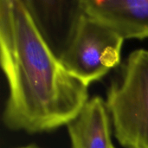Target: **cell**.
Listing matches in <instances>:
<instances>
[{
    "mask_svg": "<svg viewBox=\"0 0 148 148\" xmlns=\"http://www.w3.org/2000/svg\"><path fill=\"white\" fill-rule=\"evenodd\" d=\"M85 14L125 39L148 38V0H81Z\"/></svg>",
    "mask_w": 148,
    "mask_h": 148,
    "instance_id": "5b68a950",
    "label": "cell"
},
{
    "mask_svg": "<svg viewBox=\"0 0 148 148\" xmlns=\"http://www.w3.org/2000/svg\"><path fill=\"white\" fill-rule=\"evenodd\" d=\"M123 42L113 29L84 14L60 61L72 75L88 87L120 63Z\"/></svg>",
    "mask_w": 148,
    "mask_h": 148,
    "instance_id": "3957f363",
    "label": "cell"
},
{
    "mask_svg": "<svg viewBox=\"0 0 148 148\" xmlns=\"http://www.w3.org/2000/svg\"><path fill=\"white\" fill-rule=\"evenodd\" d=\"M19 148H41L36 145H29V146H25V147H19Z\"/></svg>",
    "mask_w": 148,
    "mask_h": 148,
    "instance_id": "52a82bcc",
    "label": "cell"
},
{
    "mask_svg": "<svg viewBox=\"0 0 148 148\" xmlns=\"http://www.w3.org/2000/svg\"><path fill=\"white\" fill-rule=\"evenodd\" d=\"M30 15L55 55L60 59L85 14L82 1H24Z\"/></svg>",
    "mask_w": 148,
    "mask_h": 148,
    "instance_id": "277c9868",
    "label": "cell"
},
{
    "mask_svg": "<svg viewBox=\"0 0 148 148\" xmlns=\"http://www.w3.org/2000/svg\"><path fill=\"white\" fill-rule=\"evenodd\" d=\"M67 127L72 148H114L109 114L106 102L99 96L88 100Z\"/></svg>",
    "mask_w": 148,
    "mask_h": 148,
    "instance_id": "8992f818",
    "label": "cell"
},
{
    "mask_svg": "<svg viewBox=\"0 0 148 148\" xmlns=\"http://www.w3.org/2000/svg\"><path fill=\"white\" fill-rule=\"evenodd\" d=\"M0 62L9 87L3 121L10 130L56 129L88 101V86L63 67L23 0L0 1Z\"/></svg>",
    "mask_w": 148,
    "mask_h": 148,
    "instance_id": "6da1fadb",
    "label": "cell"
},
{
    "mask_svg": "<svg viewBox=\"0 0 148 148\" xmlns=\"http://www.w3.org/2000/svg\"><path fill=\"white\" fill-rule=\"evenodd\" d=\"M107 109L125 148H148V49L132 52L108 89Z\"/></svg>",
    "mask_w": 148,
    "mask_h": 148,
    "instance_id": "7a4b0ae2",
    "label": "cell"
}]
</instances>
